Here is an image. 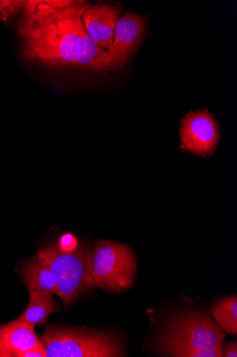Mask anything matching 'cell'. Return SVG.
Masks as SVG:
<instances>
[{
    "label": "cell",
    "mask_w": 237,
    "mask_h": 357,
    "mask_svg": "<svg viewBox=\"0 0 237 357\" xmlns=\"http://www.w3.org/2000/svg\"><path fill=\"white\" fill-rule=\"evenodd\" d=\"M84 1H25L18 32L24 56L55 68L76 67Z\"/></svg>",
    "instance_id": "cell-1"
},
{
    "label": "cell",
    "mask_w": 237,
    "mask_h": 357,
    "mask_svg": "<svg viewBox=\"0 0 237 357\" xmlns=\"http://www.w3.org/2000/svg\"><path fill=\"white\" fill-rule=\"evenodd\" d=\"M49 266L65 306L75 303L95 287L91 275V251L84 242L66 234L41 246L36 254Z\"/></svg>",
    "instance_id": "cell-2"
},
{
    "label": "cell",
    "mask_w": 237,
    "mask_h": 357,
    "mask_svg": "<svg viewBox=\"0 0 237 357\" xmlns=\"http://www.w3.org/2000/svg\"><path fill=\"white\" fill-rule=\"evenodd\" d=\"M169 321L161 350L176 357H222L224 333L209 313H181Z\"/></svg>",
    "instance_id": "cell-3"
},
{
    "label": "cell",
    "mask_w": 237,
    "mask_h": 357,
    "mask_svg": "<svg viewBox=\"0 0 237 357\" xmlns=\"http://www.w3.org/2000/svg\"><path fill=\"white\" fill-rule=\"evenodd\" d=\"M40 340L47 357L126 356L120 335L101 330L49 326Z\"/></svg>",
    "instance_id": "cell-4"
},
{
    "label": "cell",
    "mask_w": 237,
    "mask_h": 357,
    "mask_svg": "<svg viewBox=\"0 0 237 357\" xmlns=\"http://www.w3.org/2000/svg\"><path fill=\"white\" fill-rule=\"evenodd\" d=\"M91 275L95 287L122 294L129 289L136 277V255L126 245L97 241L91 251Z\"/></svg>",
    "instance_id": "cell-5"
},
{
    "label": "cell",
    "mask_w": 237,
    "mask_h": 357,
    "mask_svg": "<svg viewBox=\"0 0 237 357\" xmlns=\"http://www.w3.org/2000/svg\"><path fill=\"white\" fill-rule=\"evenodd\" d=\"M181 149L201 156L212 155L220 139V126L209 110L190 112L181 120Z\"/></svg>",
    "instance_id": "cell-6"
},
{
    "label": "cell",
    "mask_w": 237,
    "mask_h": 357,
    "mask_svg": "<svg viewBox=\"0 0 237 357\" xmlns=\"http://www.w3.org/2000/svg\"><path fill=\"white\" fill-rule=\"evenodd\" d=\"M146 26V19L137 14L126 13L118 19L113 44L108 50L116 72L125 66L139 48L145 37Z\"/></svg>",
    "instance_id": "cell-7"
},
{
    "label": "cell",
    "mask_w": 237,
    "mask_h": 357,
    "mask_svg": "<svg viewBox=\"0 0 237 357\" xmlns=\"http://www.w3.org/2000/svg\"><path fill=\"white\" fill-rule=\"evenodd\" d=\"M121 13L118 7L99 2L83 14L82 20L88 34L108 51L113 44L115 26Z\"/></svg>",
    "instance_id": "cell-8"
},
{
    "label": "cell",
    "mask_w": 237,
    "mask_h": 357,
    "mask_svg": "<svg viewBox=\"0 0 237 357\" xmlns=\"http://www.w3.org/2000/svg\"><path fill=\"white\" fill-rule=\"evenodd\" d=\"M36 348L44 346L30 324L16 319L0 324V357H19Z\"/></svg>",
    "instance_id": "cell-9"
},
{
    "label": "cell",
    "mask_w": 237,
    "mask_h": 357,
    "mask_svg": "<svg viewBox=\"0 0 237 357\" xmlns=\"http://www.w3.org/2000/svg\"><path fill=\"white\" fill-rule=\"evenodd\" d=\"M76 67L97 73L116 72L113 59L108 51L89 36L84 25L81 29Z\"/></svg>",
    "instance_id": "cell-10"
},
{
    "label": "cell",
    "mask_w": 237,
    "mask_h": 357,
    "mask_svg": "<svg viewBox=\"0 0 237 357\" xmlns=\"http://www.w3.org/2000/svg\"><path fill=\"white\" fill-rule=\"evenodd\" d=\"M19 273L28 291L37 290L48 291L52 295L58 294V288L49 266L37 255L23 261Z\"/></svg>",
    "instance_id": "cell-11"
},
{
    "label": "cell",
    "mask_w": 237,
    "mask_h": 357,
    "mask_svg": "<svg viewBox=\"0 0 237 357\" xmlns=\"http://www.w3.org/2000/svg\"><path fill=\"white\" fill-rule=\"evenodd\" d=\"M29 301L24 312L16 320L26 322L33 328L46 326L49 317L60 310L59 304L48 291H28Z\"/></svg>",
    "instance_id": "cell-12"
},
{
    "label": "cell",
    "mask_w": 237,
    "mask_h": 357,
    "mask_svg": "<svg viewBox=\"0 0 237 357\" xmlns=\"http://www.w3.org/2000/svg\"><path fill=\"white\" fill-rule=\"evenodd\" d=\"M212 315L221 329L229 335H237L236 295L220 299L212 307Z\"/></svg>",
    "instance_id": "cell-13"
},
{
    "label": "cell",
    "mask_w": 237,
    "mask_h": 357,
    "mask_svg": "<svg viewBox=\"0 0 237 357\" xmlns=\"http://www.w3.org/2000/svg\"><path fill=\"white\" fill-rule=\"evenodd\" d=\"M24 5L23 0H0V22L14 18L23 10Z\"/></svg>",
    "instance_id": "cell-14"
},
{
    "label": "cell",
    "mask_w": 237,
    "mask_h": 357,
    "mask_svg": "<svg viewBox=\"0 0 237 357\" xmlns=\"http://www.w3.org/2000/svg\"><path fill=\"white\" fill-rule=\"evenodd\" d=\"M223 356L236 357L237 356V343L236 340L228 342L224 348H222Z\"/></svg>",
    "instance_id": "cell-15"
}]
</instances>
